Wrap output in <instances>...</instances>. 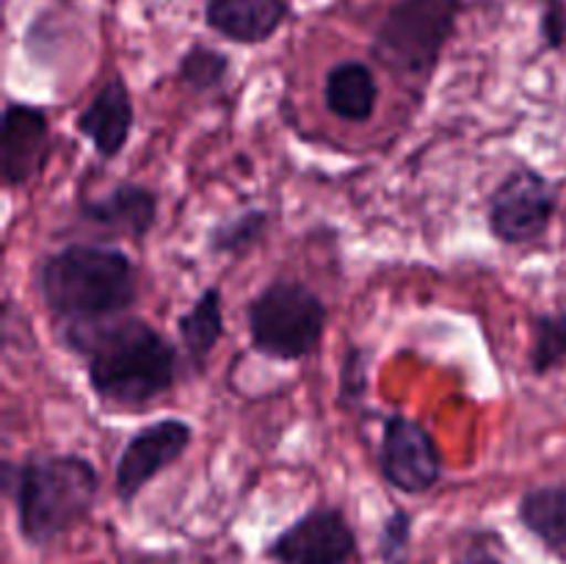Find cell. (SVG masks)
<instances>
[{"mask_svg": "<svg viewBox=\"0 0 566 564\" xmlns=\"http://www.w3.org/2000/svg\"><path fill=\"white\" fill-rule=\"evenodd\" d=\"M61 341L83 359L88 387L108 407H147L171 393L180 376L177 346L142 315L61 326Z\"/></svg>", "mask_w": 566, "mask_h": 564, "instance_id": "1", "label": "cell"}, {"mask_svg": "<svg viewBox=\"0 0 566 564\" xmlns=\"http://www.w3.org/2000/svg\"><path fill=\"white\" fill-rule=\"evenodd\" d=\"M39 299L61 326L127 315L138 302V269L114 243L75 241L42 258L33 274Z\"/></svg>", "mask_w": 566, "mask_h": 564, "instance_id": "2", "label": "cell"}, {"mask_svg": "<svg viewBox=\"0 0 566 564\" xmlns=\"http://www.w3.org/2000/svg\"><path fill=\"white\" fill-rule=\"evenodd\" d=\"M3 487L14 503L22 540L44 547L94 512L103 479L83 453H31L22 462L3 464Z\"/></svg>", "mask_w": 566, "mask_h": 564, "instance_id": "3", "label": "cell"}, {"mask_svg": "<svg viewBox=\"0 0 566 564\" xmlns=\"http://www.w3.org/2000/svg\"><path fill=\"white\" fill-rule=\"evenodd\" d=\"M464 0H396L374 31L370 55L407 86H426L457 33Z\"/></svg>", "mask_w": 566, "mask_h": 564, "instance_id": "4", "label": "cell"}, {"mask_svg": "<svg viewBox=\"0 0 566 564\" xmlns=\"http://www.w3.org/2000/svg\"><path fill=\"white\" fill-rule=\"evenodd\" d=\"M329 307L298 280L276 276L247 304V326L254 352L280 363H298L321 346Z\"/></svg>", "mask_w": 566, "mask_h": 564, "instance_id": "5", "label": "cell"}, {"mask_svg": "<svg viewBox=\"0 0 566 564\" xmlns=\"http://www.w3.org/2000/svg\"><path fill=\"white\" fill-rule=\"evenodd\" d=\"M558 213V186L534 166H517L486 197V227L503 247L542 241Z\"/></svg>", "mask_w": 566, "mask_h": 564, "instance_id": "6", "label": "cell"}, {"mask_svg": "<svg viewBox=\"0 0 566 564\" xmlns=\"http://www.w3.org/2000/svg\"><path fill=\"white\" fill-rule=\"evenodd\" d=\"M379 476L403 495H426L446 473L437 437L423 420L403 412H390L381 420L379 448H376Z\"/></svg>", "mask_w": 566, "mask_h": 564, "instance_id": "7", "label": "cell"}, {"mask_svg": "<svg viewBox=\"0 0 566 564\" xmlns=\"http://www.w3.org/2000/svg\"><path fill=\"white\" fill-rule=\"evenodd\" d=\"M191 442L193 426L182 418H160L133 431L114 468L116 501L130 506L160 473L186 457Z\"/></svg>", "mask_w": 566, "mask_h": 564, "instance_id": "8", "label": "cell"}, {"mask_svg": "<svg viewBox=\"0 0 566 564\" xmlns=\"http://www.w3.org/2000/svg\"><path fill=\"white\" fill-rule=\"evenodd\" d=\"M274 564H357L359 536L337 506H315L265 545Z\"/></svg>", "mask_w": 566, "mask_h": 564, "instance_id": "9", "label": "cell"}, {"mask_svg": "<svg viewBox=\"0 0 566 564\" xmlns=\"http://www.w3.org/2000/svg\"><path fill=\"white\" fill-rule=\"evenodd\" d=\"M53 153V125L42 105L9 100L0 125V177L3 186L22 188L36 180Z\"/></svg>", "mask_w": 566, "mask_h": 564, "instance_id": "10", "label": "cell"}, {"mask_svg": "<svg viewBox=\"0 0 566 564\" xmlns=\"http://www.w3.org/2000/svg\"><path fill=\"white\" fill-rule=\"evenodd\" d=\"M160 194L142 182L122 180L103 197L77 199L75 216L81 224L94 227L111 238H147L158 224Z\"/></svg>", "mask_w": 566, "mask_h": 564, "instance_id": "11", "label": "cell"}, {"mask_svg": "<svg viewBox=\"0 0 566 564\" xmlns=\"http://www.w3.org/2000/svg\"><path fill=\"white\" fill-rule=\"evenodd\" d=\"M133 127H136V105L119 72H114L75 116L77 136L86 138L103 160L119 158L130 142Z\"/></svg>", "mask_w": 566, "mask_h": 564, "instance_id": "12", "label": "cell"}, {"mask_svg": "<svg viewBox=\"0 0 566 564\" xmlns=\"http://www.w3.org/2000/svg\"><path fill=\"white\" fill-rule=\"evenodd\" d=\"M291 0H205V25L224 42L258 48L291 17Z\"/></svg>", "mask_w": 566, "mask_h": 564, "instance_id": "13", "label": "cell"}, {"mask_svg": "<svg viewBox=\"0 0 566 564\" xmlns=\"http://www.w3.org/2000/svg\"><path fill=\"white\" fill-rule=\"evenodd\" d=\"M175 326L191 370L193 374H205L210 354L216 352L219 341L227 335L224 291L219 285L202 288L191 307L177 315Z\"/></svg>", "mask_w": 566, "mask_h": 564, "instance_id": "14", "label": "cell"}, {"mask_svg": "<svg viewBox=\"0 0 566 564\" xmlns=\"http://www.w3.org/2000/svg\"><path fill=\"white\" fill-rule=\"evenodd\" d=\"M324 105L332 116L365 125L379 105V83L365 61L343 59L324 77Z\"/></svg>", "mask_w": 566, "mask_h": 564, "instance_id": "15", "label": "cell"}, {"mask_svg": "<svg viewBox=\"0 0 566 564\" xmlns=\"http://www.w3.org/2000/svg\"><path fill=\"white\" fill-rule=\"evenodd\" d=\"M517 518L547 553L566 562V484L525 490L517 501Z\"/></svg>", "mask_w": 566, "mask_h": 564, "instance_id": "16", "label": "cell"}, {"mask_svg": "<svg viewBox=\"0 0 566 564\" xmlns=\"http://www.w3.org/2000/svg\"><path fill=\"white\" fill-rule=\"evenodd\" d=\"M271 227V213L265 208H243L238 213L219 219L205 236L208 252L216 258L241 260L252 254L265 241Z\"/></svg>", "mask_w": 566, "mask_h": 564, "instance_id": "17", "label": "cell"}, {"mask_svg": "<svg viewBox=\"0 0 566 564\" xmlns=\"http://www.w3.org/2000/svg\"><path fill=\"white\" fill-rule=\"evenodd\" d=\"M232 59L224 50H216L205 42H193L186 53L177 59V83L193 94H216L224 88L230 77Z\"/></svg>", "mask_w": 566, "mask_h": 564, "instance_id": "18", "label": "cell"}, {"mask_svg": "<svg viewBox=\"0 0 566 564\" xmlns=\"http://www.w3.org/2000/svg\"><path fill=\"white\" fill-rule=\"evenodd\" d=\"M566 363V310L536 313L531 318L528 370L536 379H545Z\"/></svg>", "mask_w": 566, "mask_h": 564, "instance_id": "19", "label": "cell"}, {"mask_svg": "<svg viewBox=\"0 0 566 564\" xmlns=\"http://www.w3.org/2000/svg\"><path fill=\"white\" fill-rule=\"evenodd\" d=\"M370 354L363 346H348L340 365V382H337V401L348 409H357L370 387Z\"/></svg>", "mask_w": 566, "mask_h": 564, "instance_id": "20", "label": "cell"}, {"mask_svg": "<svg viewBox=\"0 0 566 564\" xmlns=\"http://www.w3.org/2000/svg\"><path fill=\"white\" fill-rule=\"evenodd\" d=\"M412 514L407 509L396 506L387 514L379 529V540H376L381 564H403L409 545H412Z\"/></svg>", "mask_w": 566, "mask_h": 564, "instance_id": "21", "label": "cell"}, {"mask_svg": "<svg viewBox=\"0 0 566 564\" xmlns=\"http://www.w3.org/2000/svg\"><path fill=\"white\" fill-rule=\"evenodd\" d=\"M539 33L547 50H562L566 44V3L564 0H542Z\"/></svg>", "mask_w": 566, "mask_h": 564, "instance_id": "22", "label": "cell"}, {"mask_svg": "<svg viewBox=\"0 0 566 564\" xmlns=\"http://www.w3.org/2000/svg\"><path fill=\"white\" fill-rule=\"evenodd\" d=\"M462 564H503V562L497 556H492V553H473V556L464 558Z\"/></svg>", "mask_w": 566, "mask_h": 564, "instance_id": "23", "label": "cell"}, {"mask_svg": "<svg viewBox=\"0 0 566 564\" xmlns=\"http://www.w3.org/2000/svg\"><path fill=\"white\" fill-rule=\"evenodd\" d=\"M59 3H72V0H59Z\"/></svg>", "mask_w": 566, "mask_h": 564, "instance_id": "24", "label": "cell"}]
</instances>
